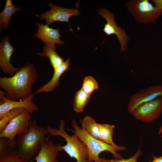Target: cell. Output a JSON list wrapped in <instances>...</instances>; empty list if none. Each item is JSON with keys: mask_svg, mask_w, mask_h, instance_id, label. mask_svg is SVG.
Returning a JSON list of instances; mask_svg holds the SVG:
<instances>
[{"mask_svg": "<svg viewBox=\"0 0 162 162\" xmlns=\"http://www.w3.org/2000/svg\"><path fill=\"white\" fill-rule=\"evenodd\" d=\"M38 77L34 66L28 63L18 68L13 76L0 77V86L6 92L7 98L17 101L25 99L33 93L32 86Z\"/></svg>", "mask_w": 162, "mask_h": 162, "instance_id": "cell-1", "label": "cell"}, {"mask_svg": "<svg viewBox=\"0 0 162 162\" xmlns=\"http://www.w3.org/2000/svg\"><path fill=\"white\" fill-rule=\"evenodd\" d=\"M48 133L47 128L39 126L36 120H31L28 130L16 136L14 151L25 161L29 162L39 152Z\"/></svg>", "mask_w": 162, "mask_h": 162, "instance_id": "cell-2", "label": "cell"}, {"mask_svg": "<svg viewBox=\"0 0 162 162\" xmlns=\"http://www.w3.org/2000/svg\"><path fill=\"white\" fill-rule=\"evenodd\" d=\"M71 126L73 129H68L73 132L85 145L88 153L89 162H102L99 156L101 152L105 151L110 152L116 159H120L122 158L116 151L124 150L126 149L125 146L118 145L114 146L93 137L80 128L74 119L72 121Z\"/></svg>", "mask_w": 162, "mask_h": 162, "instance_id": "cell-3", "label": "cell"}, {"mask_svg": "<svg viewBox=\"0 0 162 162\" xmlns=\"http://www.w3.org/2000/svg\"><path fill=\"white\" fill-rule=\"evenodd\" d=\"M65 126L64 120H61L58 129L47 126V131L49 133L48 137L51 136L63 137L66 143L62 146V150L64 151L70 158H75L76 162H89L88 153L85 144L75 134L72 136L68 135L65 131Z\"/></svg>", "mask_w": 162, "mask_h": 162, "instance_id": "cell-4", "label": "cell"}, {"mask_svg": "<svg viewBox=\"0 0 162 162\" xmlns=\"http://www.w3.org/2000/svg\"><path fill=\"white\" fill-rule=\"evenodd\" d=\"M125 5L135 20L139 23L155 24L162 15V10L154 6L148 0H131Z\"/></svg>", "mask_w": 162, "mask_h": 162, "instance_id": "cell-5", "label": "cell"}, {"mask_svg": "<svg viewBox=\"0 0 162 162\" xmlns=\"http://www.w3.org/2000/svg\"><path fill=\"white\" fill-rule=\"evenodd\" d=\"M30 114L28 110L25 109L21 114L10 121L5 129L0 133V138H8L10 146L14 148L16 136L28 129L31 119Z\"/></svg>", "mask_w": 162, "mask_h": 162, "instance_id": "cell-6", "label": "cell"}, {"mask_svg": "<svg viewBox=\"0 0 162 162\" xmlns=\"http://www.w3.org/2000/svg\"><path fill=\"white\" fill-rule=\"evenodd\" d=\"M97 12L106 21V23L104 25L103 29L104 33L107 35H116L120 44V51H126L128 47L129 38L125 30L118 26L115 20L114 14L105 8H100Z\"/></svg>", "mask_w": 162, "mask_h": 162, "instance_id": "cell-7", "label": "cell"}, {"mask_svg": "<svg viewBox=\"0 0 162 162\" xmlns=\"http://www.w3.org/2000/svg\"><path fill=\"white\" fill-rule=\"evenodd\" d=\"M162 97V85L152 86L142 89L129 98L127 109L132 115L137 107L145 103Z\"/></svg>", "mask_w": 162, "mask_h": 162, "instance_id": "cell-8", "label": "cell"}, {"mask_svg": "<svg viewBox=\"0 0 162 162\" xmlns=\"http://www.w3.org/2000/svg\"><path fill=\"white\" fill-rule=\"evenodd\" d=\"M162 112V97L142 104L136 108L132 115L136 119L150 123L157 118Z\"/></svg>", "mask_w": 162, "mask_h": 162, "instance_id": "cell-9", "label": "cell"}, {"mask_svg": "<svg viewBox=\"0 0 162 162\" xmlns=\"http://www.w3.org/2000/svg\"><path fill=\"white\" fill-rule=\"evenodd\" d=\"M50 10L42 13L39 16L41 20H45L46 24L48 26H51L54 22L56 21L66 22L70 26L69 19L73 16L79 15L80 11L76 9H70L62 8L55 5L52 3H48ZM70 31L73 32L70 26Z\"/></svg>", "mask_w": 162, "mask_h": 162, "instance_id": "cell-10", "label": "cell"}, {"mask_svg": "<svg viewBox=\"0 0 162 162\" xmlns=\"http://www.w3.org/2000/svg\"><path fill=\"white\" fill-rule=\"evenodd\" d=\"M34 97L33 93L27 98L19 101L10 100L5 96L0 98V120L14 108H23L28 110L31 114L38 110V107L33 102Z\"/></svg>", "mask_w": 162, "mask_h": 162, "instance_id": "cell-11", "label": "cell"}, {"mask_svg": "<svg viewBox=\"0 0 162 162\" xmlns=\"http://www.w3.org/2000/svg\"><path fill=\"white\" fill-rule=\"evenodd\" d=\"M14 51V47L9 42L8 37L5 36L2 38L0 43V67L4 74L10 76L14 75L18 70L10 62Z\"/></svg>", "mask_w": 162, "mask_h": 162, "instance_id": "cell-12", "label": "cell"}, {"mask_svg": "<svg viewBox=\"0 0 162 162\" xmlns=\"http://www.w3.org/2000/svg\"><path fill=\"white\" fill-rule=\"evenodd\" d=\"M35 23L38 29H37V33H34L33 37L38 38L45 44L55 50L56 49V44H57L59 46L64 44V41L60 39L62 37L58 28L55 29L50 28L46 24L43 25L38 22Z\"/></svg>", "mask_w": 162, "mask_h": 162, "instance_id": "cell-13", "label": "cell"}, {"mask_svg": "<svg viewBox=\"0 0 162 162\" xmlns=\"http://www.w3.org/2000/svg\"><path fill=\"white\" fill-rule=\"evenodd\" d=\"M62 145L53 140L45 139L40 144V150L35 157L36 162H58V152L62 151Z\"/></svg>", "mask_w": 162, "mask_h": 162, "instance_id": "cell-14", "label": "cell"}, {"mask_svg": "<svg viewBox=\"0 0 162 162\" xmlns=\"http://www.w3.org/2000/svg\"><path fill=\"white\" fill-rule=\"evenodd\" d=\"M70 59L68 58L57 68L54 70L53 75L50 81L39 88L35 93L52 91L60 84V79L62 74L69 68Z\"/></svg>", "mask_w": 162, "mask_h": 162, "instance_id": "cell-15", "label": "cell"}, {"mask_svg": "<svg viewBox=\"0 0 162 162\" xmlns=\"http://www.w3.org/2000/svg\"><path fill=\"white\" fill-rule=\"evenodd\" d=\"M21 10L20 6L16 8L12 3L11 0H7L4 8L0 13V30L7 29L11 17L16 12Z\"/></svg>", "mask_w": 162, "mask_h": 162, "instance_id": "cell-16", "label": "cell"}, {"mask_svg": "<svg viewBox=\"0 0 162 162\" xmlns=\"http://www.w3.org/2000/svg\"><path fill=\"white\" fill-rule=\"evenodd\" d=\"M115 127L113 125L98 123L99 140L108 144L117 146L112 138Z\"/></svg>", "mask_w": 162, "mask_h": 162, "instance_id": "cell-17", "label": "cell"}, {"mask_svg": "<svg viewBox=\"0 0 162 162\" xmlns=\"http://www.w3.org/2000/svg\"><path fill=\"white\" fill-rule=\"evenodd\" d=\"M43 48L44 50L42 52H37L36 54L39 56L48 58L54 70L57 68L64 62L63 59L51 47L45 44Z\"/></svg>", "mask_w": 162, "mask_h": 162, "instance_id": "cell-18", "label": "cell"}, {"mask_svg": "<svg viewBox=\"0 0 162 162\" xmlns=\"http://www.w3.org/2000/svg\"><path fill=\"white\" fill-rule=\"evenodd\" d=\"M80 122L82 128L86 131L93 137L99 140L98 123L91 116H86Z\"/></svg>", "mask_w": 162, "mask_h": 162, "instance_id": "cell-19", "label": "cell"}, {"mask_svg": "<svg viewBox=\"0 0 162 162\" xmlns=\"http://www.w3.org/2000/svg\"><path fill=\"white\" fill-rule=\"evenodd\" d=\"M90 98L91 95L85 92L81 89L77 91L74 97V111L77 113L83 112Z\"/></svg>", "mask_w": 162, "mask_h": 162, "instance_id": "cell-20", "label": "cell"}, {"mask_svg": "<svg viewBox=\"0 0 162 162\" xmlns=\"http://www.w3.org/2000/svg\"><path fill=\"white\" fill-rule=\"evenodd\" d=\"M24 108H18L11 110L3 118L0 120V133L5 128L8 123L23 111Z\"/></svg>", "mask_w": 162, "mask_h": 162, "instance_id": "cell-21", "label": "cell"}, {"mask_svg": "<svg viewBox=\"0 0 162 162\" xmlns=\"http://www.w3.org/2000/svg\"><path fill=\"white\" fill-rule=\"evenodd\" d=\"M99 85L96 80L92 76L85 77L83 79L81 89L89 95L98 88Z\"/></svg>", "mask_w": 162, "mask_h": 162, "instance_id": "cell-22", "label": "cell"}, {"mask_svg": "<svg viewBox=\"0 0 162 162\" xmlns=\"http://www.w3.org/2000/svg\"><path fill=\"white\" fill-rule=\"evenodd\" d=\"M142 154L140 147H139L136 154L132 157L128 159L122 158L120 159H107L104 157L100 158L102 162H137L138 158Z\"/></svg>", "mask_w": 162, "mask_h": 162, "instance_id": "cell-23", "label": "cell"}, {"mask_svg": "<svg viewBox=\"0 0 162 162\" xmlns=\"http://www.w3.org/2000/svg\"><path fill=\"white\" fill-rule=\"evenodd\" d=\"M14 151V148L10 146L8 138H0V156Z\"/></svg>", "mask_w": 162, "mask_h": 162, "instance_id": "cell-24", "label": "cell"}, {"mask_svg": "<svg viewBox=\"0 0 162 162\" xmlns=\"http://www.w3.org/2000/svg\"><path fill=\"white\" fill-rule=\"evenodd\" d=\"M0 162H26L14 151L0 156Z\"/></svg>", "mask_w": 162, "mask_h": 162, "instance_id": "cell-25", "label": "cell"}, {"mask_svg": "<svg viewBox=\"0 0 162 162\" xmlns=\"http://www.w3.org/2000/svg\"><path fill=\"white\" fill-rule=\"evenodd\" d=\"M154 6L157 8L162 10V0H152Z\"/></svg>", "mask_w": 162, "mask_h": 162, "instance_id": "cell-26", "label": "cell"}, {"mask_svg": "<svg viewBox=\"0 0 162 162\" xmlns=\"http://www.w3.org/2000/svg\"><path fill=\"white\" fill-rule=\"evenodd\" d=\"M153 160L152 161H149L148 162H162V156L159 157L152 156V157Z\"/></svg>", "mask_w": 162, "mask_h": 162, "instance_id": "cell-27", "label": "cell"}, {"mask_svg": "<svg viewBox=\"0 0 162 162\" xmlns=\"http://www.w3.org/2000/svg\"><path fill=\"white\" fill-rule=\"evenodd\" d=\"M158 134L159 135L161 134V136L162 137V125L159 128Z\"/></svg>", "mask_w": 162, "mask_h": 162, "instance_id": "cell-28", "label": "cell"}]
</instances>
